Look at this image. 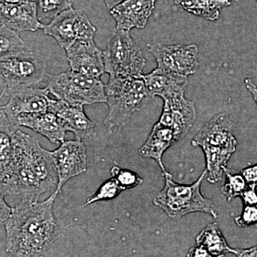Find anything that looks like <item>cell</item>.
Instances as JSON below:
<instances>
[{"label": "cell", "instance_id": "obj_1", "mask_svg": "<svg viewBox=\"0 0 257 257\" xmlns=\"http://www.w3.org/2000/svg\"><path fill=\"white\" fill-rule=\"evenodd\" d=\"M57 194L42 202H20L4 223L7 250L15 257H40L53 239Z\"/></svg>", "mask_w": 257, "mask_h": 257}, {"label": "cell", "instance_id": "obj_2", "mask_svg": "<svg viewBox=\"0 0 257 257\" xmlns=\"http://www.w3.org/2000/svg\"><path fill=\"white\" fill-rule=\"evenodd\" d=\"M0 189L5 197L19 196L24 202H37L46 192L43 162L30 147L26 134L19 128L13 135L9 171Z\"/></svg>", "mask_w": 257, "mask_h": 257}, {"label": "cell", "instance_id": "obj_3", "mask_svg": "<svg viewBox=\"0 0 257 257\" xmlns=\"http://www.w3.org/2000/svg\"><path fill=\"white\" fill-rule=\"evenodd\" d=\"M105 93L109 111L104 124L109 130L125 126L152 99L143 77L109 78Z\"/></svg>", "mask_w": 257, "mask_h": 257}, {"label": "cell", "instance_id": "obj_4", "mask_svg": "<svg viewBox=\"0 0 257 257\" xmlns=\"http://www.w3.org/2000/svg\"><path fill=\"white\" fill-rule=\"evenodd\" d=\"M206 175L205 169L199 179L190 185L179 184L172 180V176H165V187L154 198L153 204L175 220L194 212L207 213L212 217H217L214 203L201 193V185Z\"/></svg>", "mask_w": 257, "mask_h": 257}, {"label": "cell", "instance_id": "obj_5", "mask_svg": "<svg viewBox=\"0 0 257 257\" xmlns=\"http://www.w3.org/2000/svg\"><path fill=\"white\" fill-rule=\"evenodd\" d=\"M50 74L43 56L23 50L0 58V86L5 93L20 87H39Z\"/></svg>", "mask_w": 257, "mask_h": 257}, {"label": "cell", "instance_id": "obj_6", "mask_svg": "<svg viewBox=\"0 0 257 257\" xmlns=\"http://www.w3.org/2000/svg\"><path fill=\"white\" fill-rule=\"evenodd\" d=\"M47 89L59 100L72 105L106 103L105 85L100 78L87 77L73 71L49 75Z\"/></svg>", "mask_w": 257, "mask_h": 257}, {"label": "cell", "instance_id": "obj_7", "mask_svg": "<svg viewBox=\"0 0 257 257\" xmlns=\"http://www.w3.org/2000/svg\"><path fill=\"white\" fill-rule=\"evenodd\" d=\"M103 53L104 70L109 78L143 77L146 59L130 32L115 30Z\"/></svg>", "mask_w": 257, "mask_h": 257}, {"label": "cell", "instance_id": "obj_8", "mask_svg": "<svg viewBox=\"0 0 257 257\" xmlns=\"http://www.w3.org/2000/svg\"><path fill=\"white\" fill-rule=\"evenodd\" d=\"M44 32L55 38L60 46L67 50L79 42L94 40L96 29L82 10H65L44 25Z\"/></svg>", "mask_w": 257, "mask_h": 257}, {"label": "cell", "instance_id": "obj_9", "mask_svg": "<svg viewBox=\"0 0 257 257\" xmlns=\"http://www.w3.org/2000/svg\"><path fill=\"white\" fill-rule=\"evenodd\" d=\"M147 50L155 57L157 68L188 77L199 67L196 45H164L148 44Z\"/></svg>", "mask_w": 257, "mask_h": 257}, {"label": "cell", "instance_id": "obj_10", "mask_svg": "<svg viewBox=\"0 0 257 257\" xmlns=\"http://www.w3.org/2000/svg\"><path fill=\"white\" fill-rule=\"evenodd\" d=\"M51 154L58 179L54 192L58 195L69 179L87 171V147L82 140L64 141L59 148L51 152Z\"/></svg>", "mask_w": 257, "mask_h": 257}, {"label": "cell", "instance_id": "obj_11", "mask_svg": "<svg viewBox=\"0 0 257 257\" xmlns=\"http://www.w3.org/2000/svg\"><path fill=\"white\" fill-rule=\"evenodd\" d=\"M193 147H200L203 151L236 152L237 140L233 133V124L229 115H216L196 135L192 141Z\"/></svg>", "mask_w": 257, "mask_h": 257}, {"label": "cell", "instance_id": "obj_12", "mask_svg": "<svg viewBox=\"0 0 257 257\" xmlns=\"http://www.w3.org/2000/svg\"><path fill=\"white\" fill-rule=\"evenodd\" d=\"M47 87H28L13 89L2 96H8V102L0 106L12 123L25 115L38 114L48 110L51 97Z\"/></svg>", "mask_w": 257, "mask_h": 257}, {"label": "cell", "instance_id": "obj_13", "mask_svg": "<svg viewBox=\"0 0 257 257\" xmlns=\"http://www.w3.org/2000/svg\"><path fill=\"white\" fill-rule=\"evenodd\" d=\"M163 100V109L158 122L170 128L176 141H179L187 135L195 121V106L184 96Z\"/></svg>", "mask_w": 257, "mask_h": 257}, {"label": "cell", "instance_id": "obj_14", "mask_svg": "<svg viewBox=\"0 0 257 257\" xmlns=\"http://www.w3.org/2000/svg\"><path fill=\"white\" fill-rule=\"evenodd\" d=\"M66 52L73 72L93 78H100L105 72L104 53L96 46L94 40L77 42Z\"/></svg>", "mask_w": 257, "mask_h": 257}, {"label": "cell", "instance_id": "obj_15", "mask_svg": "<svg viewBox=\"0 0 257 257\" xmlns=\"http://www.w3.org/2000/svg\"><path fill=\"white\" fill-rule=\"evenodd\" d=\"M48 110L58 116L67 131L74 134L75 140H82L95 135V124L85 114L84 106L72 105L51 98Z\"/></svg>", "mask_w": 257, "mask_h": 257}, {"label": "cell", "instance_id": "obj_16", "mask_svg": "<svg viewBox=\"0 0 257 257\" xmlns=\"http://www.w3.org/2000/svg\"><path fill=\"white\" fill-rule=\"evenodd\" d=\"M0 25L15 32H35L43 28L37 17L35 2L0 3Z\"/></svg>", "mask_w": 257, "mask_h": 257}, {"label": "cell", "instance_id": "obj_17", "mask_svg": "<svg viewBox=\"0 0 257 257\" xmlns=\"http://www.w3.org/2000/svg\"><path fill=\"white\" fill-rule=\"evenodd\" d=\"M157 0H123L110 10L116 21V30L130 32L143 29L155 10Z\"/></svg>", "mask_w": 257, "mask_h": 257}, {"label": "cell", "instance_id": "obj_18", "mask_svg": "<svg viewBox=\"0 0 257 257\" xmlns=\"http://www.w3.org/2000/svg\"><path fill=\"white\" fill-rule=\"evenodd\" d=\"M143 78L150 95L162 99L184 96L187 77L157 68L150 73L143 74Z\"/></svg>", "mask_w": 257, "mask_h": 257}, {"label": "cell", "instance_id": "obj_19", "mask_svg": "<svg viewBox=\"0 0 257 257\" xmlns=\"http://www.w3.org/2000/svg\"><path fill=\"white\" fill-rule=\"evenodd\" d=\"M13 124L18 127L25 126L30 128L55 144L64 142L67 132L58 116L50 110L20 116Z\"/></svg>", "mask_w": 257, "mask_h": 257}, {"label": "cell", "instance_id": "obj_20", "mask_svg": "<svg viewBox=\"0 0 257 257\" xmlns=\"http://www.w3.org/2000/svg\"><path fill=\"white\" fill-rule=\"evenodd\" d=\"M176 142L172 130L160 122H157L139 152L141 156L145 158L156 160L165 177L172 176L166 171L162 157L164 153Z\"/></svg>", "mask_w": 257, "mask_h": 257}, {"label": "cell", "instance_id": "obj_21", "mask_svg": "<svg viewBox=\"0 0 257 257\" xmlns=\"http://www.w3.org/2000/svg\"><path fill=\"white\" fill-rule=\"evenodd\" d=\"M232 0H175L179 5L189 13L216 21L220 16L221 10L231 5Z\"/></svg>", "mask_w": 257, "mask_h": 257}, {"label": "cell", "instance_id": "obj_22", "mask_svg": "<svg viewBox=\"0 0 257 257\" xmlns=\"http://www.w3.org/2000/svg\"><path fill=\"white\" fill-rule=\"evenodd\" d=\"M18 128L0 109V184L8 175L11 158L13 135Z\"/></svg>", "mask_w": 257, "mask_h": 257}, {"label": "cell", "instance_id": "obj_23", "mask_svg": "<svg viewBox=\"0 0 257 257\" xmlns=\"http://www.w3.org/2000/svg\"><path fill=\"white\" fill-rule=\"evenodd\" d=\"M197 243L204 246L213 256L220 257L230 251L219 225L214 222L207 226L197 237Z\"/></svg>", "mask_w": 257, "mask_h": 257}, {"label": "cell", "instance_id": "obj_24", "mask_svg": "<svg viewBox=\"0 0 257 257\" xmlns=\"http://www.w3.org/2000/svg\"><path fill=\"white\" fill-rule=\"evenodd\" d=\"M39 20H52L72 8L74 0H35Z\"/></svg>", "mask_w": 257, "mask_h": 257}, {"label": "cell", "instance_id": "obj_25", "mask_svg": "<svg viewBox=\"0 0 257 257\" xmlns=\"http://www.w3.org/2000/svg\"><path fill=\"white\" fill-rule=\"evenodd\" d=\"M224 173L226 176V182L221 187V192L229 202L231 199L239 197L248 184L240 172L226 167L224 169Z\"/></svg>", "mask_w": 257, "mask_h": 257}, {"label": "cell", "instance_id": "obj_26", "mask_svg": "<svg viewBox=\"0 0 257 257\" xmlns=\"http://www.w3.org/2000/svg\"><path fill=\"white\" fill-rule=\"evenodd\" d=\"M25 42L18 32L0 25V58L22 50Z\"/></svg>", "mask_w": 257, "mask_h": 257}, {"label": "cell", "instance_id": "obj_27", "mask_svg": "<svg viewBox=\"0 0 257 257\" xmlns=\"http://www.w3.org/2000/svg\"><path fill=\"white\" fill-rule=\"evenodd\" d=\"M121 192H123V190L119 187V184L111 177L101 184L95 194L88 198L84 203V207L101 201L111 200L117 197Z\"/></svg>", "mask_w": 257, "mask_h": 257}, {"label": "cell", "instance_id": "obj_28", "mask_svg": "<svg viewBox=\"0 0 257 257\" xmlns=\"http://www.w3.org/2000/svg\"><path fill=\"white\" fill-rule=\"evenodd\" d=\"M110 173L123 191L135 188L143 182V179L136 172L118 166H114L111 169Z\"/></svg>", "mask_w": 257, "mask_h": 257}, {"label": "cell", "instance_id": "obj_29", "mask_svg": "<svg viewBox=\"0 0 257 257\" xmlns=\"http://www.w3.org/2000/svg\"><path fill=\"white\" fill-rule=\"evenodd\" d=\"M257 221L256 206H243L241 215L235 218V222L239 227H247Z\"/></svg>", "mask_w": 257, "mask_h": 257}, {"label": "cell", "instance_id": "obj_30", "mask_svg": "<svg viewBox=\"0 0 257 257\" xmlns=\"http://www.w3.org/2000/svg\"><path fill=\"white\" fill-rule=\"evenodd\" d=\"M256 186V183L248 184L246 189L239 196L242 200L243 206H256L257 203L256 194L255 192Z\"/></svg>", "mask_w": 257, "mask_h": 257}, {"label": "cell", "instance_id": "obj_31", "mask_svg": "<svg viewBox=\"0 0 257 257\" xmlns=\"http://www.w3.org/2000/svg\"><path fill=\"white\" fill-rule=\"evenodd\" d=\"M5 196L0 189V223L4 224L11 215L13 208L10 207L5 199Z\"/></svg>", "mask_w": 257, "mask_h": 257}, {"label": "cell", "instance_id": "obj_32", "mask_svg": "<svg viewBox=\"0 0 257 257\" xmlns=\"http://www.w3.org/2000/svg\"><path fill=\"white\" fill-rule=\"evenodd\" d=\"M241 175L246 181V183H256L257 181V167L256 165H252L251 167H246L241 171Z\"/></svg>", "mask_w": 257, "mask_h": 257}, {"label": "cell", "instance_id": "obj_33", "mask_svg": "<svg viewBox=\"0 0 257 257\" xmlns=\"http://www.w3.org/2000/svg\"><path fill=\"white\" fill-rule=\"evenodd\" d=\"M188 257H213L209 251L204 246H199L198 247L192 248L189 250Z\"/></svg>", "mask_w": 257, "mask_h": 257}, {"label": "cell", "instance_id": "obj_34", "mask_svg": "<svg viewBox=\"0 0 257 257\" xmlns=\"http://www.w3.org/2000/svg\"><path fill=\"white\" fill-rule=\"evenodd\" d=\"M230 251L234 253L238 257H256V247L247 250H233L230 248Z\"/></svg>", "mask_w": 257, "mask_h": 257}, {"label": "cell", "instance_id": "obj_35", "mask_svg": "<svg viewBox=\"0 0 257 257\" xmlns=\"http://www.w3.org/2000/svg\"><path fill=\"white\" fill-rule=\"evenodd\" d=\"M245 84H246V87L247 88L248 90L249 91L251 94H252L255 101H256L257 89L256 84H255L251 80V79L249 78L246 79V80H245Z\"/></svg>", "mask_w": 257, "mask_h": 257}, {"label": "cell", "instance_id": "obj_36", "mask_svg": "<svg viewBox=\"0 0 257 257\" xmlns=\"http://www.w3.org/2000/svg\"><path fill=\"white\" fill-rule=\"evenodd\" d=\"M104 3L107 7L108 9L110 10L111 8H114L116 5L122 2L123 0H104Z\"/></svg>", "mask_w": 257, "mask_h": 257}, {"label": "cell", "instance_id": "obj_37", "mask_svg": "<svg viewBox=\"0 0 257 257\" xmlns=\"http://www.w3.org/2000/svg\"><path fill=\"white\" fill-rule=\"evenodd\" d=\"M34 1L35 0H0V3H25V2Z\"/></svg>", "mask_w": 257, "mask_h": 257}]
</instances>
